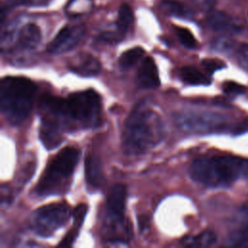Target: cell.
I'll return each instance as SVG.
<instances>
[{"instance_id": "28", "label": "cell", "mask_w": 248, "mask_h": 248, "mask_svg": "<svg viewBox=\"0 0 248 248\" xmlns=\"http://www.w3.org/2000/svg\"><path fill=\"white\" fill-rule=\"evenodd\" d=\"M240 211L242 212L243 216H245V217H247V218H248V202H246L245 204H243V205L241 206Z\"/></svg>"}, {"instance_id": "13", "label": "cell", "mask_w": 248, "mask_h": 248, "mask_svg": "<svg viewBox=\"0 0 248 248\" xmlns=\"http://www.w3.org/2000/svg\"><path fill=\"white\" fill-rule=\"evenodd\" d=\"M16 45L21 49H33L41 42V30L35 23H27L23 25L17 32Z\"/></svg>"}, {"instance_id": "1", "label": "cell", "mask_w": 248, "mask_h": 248, "mask_svg": "<svg viewBox=\"0 0 248 248\" xmlns=\"http://www.w3.org/2000/svg\"><path fill=\"white\" fill-rule=\"evenodd\" d=\"M165 128L161 116L147 103L138 104L128 116L122 137L123 151L140 155L162 141Z\"/></svg>"}, {"instance_id": "15", "label": "cell", "mask_w": 248, "mask_h": 248, "mask_svg": "<svg viewBox=\"0 0 248 248\" xmlns=\"http://www.w3.org/2000/svg\"><path fill=\"white\" fill-rule=\"evenodd\" d=\"M87 212V205L84 203L78 204L73 211V218H74V223H73V228L68 232V233L62 238L61 242L59 243V246L62 247H67L71 246L76 237L78 234V231L84 221L85 215Z\"/></svg>"}, {"instance_id": "17", "label": "cell", "mask_w": 248, "mask_h": 248, "mask_svg": "<svg viewBox=\"0 0 248 248\" xmlns=\"http://www.w3.org/2000/svg\"><path fill=\"white\" fill-rule=\"evenodd\" d=\"M216 241L217 236L212 231H203L197 235L185 237L181 243L186 247H209Z\"/></svg>"}, {"instance_id": "4", "label": "cell", "mask_w": 248, "mask_h": 248, "mask_svg": "<svg viewBox=\"0 0 248 248\" xmlns=\"http://www.w3.org/2000/svg\"><path fill=\"white\" fill-rule=\"evenodd\" d=\"M79 155L80 151L72 146H67L58 152L42 174L36 186V194L49 196L66 192L79 160Z\"/></svg>"}, {"instance_id": "6", "label": "cell", "mask_w": 248, "mask_h": 248, "mask_svg": "<svg viewBox=\"0 0 248 248\" xmlns=\"http://www.w3.org/2000/svg\"><path fill=\"white\" fill-rule=\"evenodd\" d=\"M65 110L69 123L76 122L82 128H94L101 123V98L92 89L69 95Z\"/></svg>"}, {"instance_id": "14", "label": "cell", "mask_w": 248, "mask_h": 248, "mask_svg": "<svg viewBox=\"0 0 248 248\" xmlns=\"http://www.w3.org/2000/svg\"><path fill=\"white\" fill-rule=\"evenodd\" d=\"M181 123L185 129L203 132L210 130L214 126L220 125L221 121L219 117H216L213 114H192L184 117Z\"/></svg>"}, {"instance_id": "25", "label": "cell", "mask_w": 248, "mask_h": 248, "mask_svg": "<svg viewBox=\"0 0 248 248\" xmlns=\"http://www.w3.org/2000/svg\"><path fill=\"white\" fill-rule=\"evenodd\" d=\"M190 1L199 9L205 10V11L211 10L216 3V0H190Z\"/></svg>"}, {"instance_id": "27", "label": "cell", "mask_w": 248, "mask_h": 248, "mask_svg": "<svg viewBox=\"0 0 248 248\" xmlns=\"http://www.w3.org/2000/svg\"><path fill=\"white\" fill-rule=\"evenodd\" d=\"M44 0H11V4L16 5V4H21V5H33V4H39L42 3Z\"/></svg>"}, {"instance_id": "12", "label": "cell", "mask_w": 248, "mask_h": 248, "mask_svg": "<svg viewBox=\"0 0 248 248\" xmlns=\"http://www.w3.org/2000/svg\"><path fill=\"white\" fill-rule=\"evenodd\" d=\"M206 22L216 32L236 33L240 30V26L236 24L232 16L220 11H211L206 17Z\"/></svg>"}, {"instance_id": "24", "label": "cell", "mask_w": 248, "mask_h": 248, "mask_svg": "<svg viewBox=\"0 0 248 248\" xmlns=\"http://www.w3.org/2000/svg\"><path fill=\"white\" fill-rule=\"evenodd\" d=\"M236 58L240 66L248 70V44H241L236 50Z\"/></svg>"}, {"instance_id": "26", "label": "cell", "mask_w": 248, "mask_h": 248, "mask_svg": "<svg viewBox=\"0 0 248 248\" xmlns=\"http://www.w3.org/2000/svg\"><path fill=\"white\" fill-rule=\"evenodd\" d=\"M248 131V117L241 120L240 122H238L234 128L232 129V133L234 135H239V134H243L245 132Z\"/></svg>"}, {"instance_id": "19", "label": "cell", "mask_w": 248, "mask_h": 248, "mask_svg": "<svg viewBox=\"0 0 248 248\" xmlns=\"http://www.w3.org/2000/svg\"><path fill=\"white\" fill-rule=\"evenodd\" d=\"M134 21V15L131 7L127 4H122L118 10V16L116 20L117 32L124 36Z\"/></svg>"}, {"instance_id": "21", "label": "cell", "mask_w": 248, "mask_h": 248, "mask_svg": "<svg viewBox=\"0 0 248 248\" xmlns=\"http://www.w3.org/2000/svg\"><path fill=\"white\" fill-rule=\"evenodd\" d=\"M176 35L180 41V43L187 48H195L197 47V40L192 34V32L184 27H176L175 28Z\"/></svg>"}, {"instance_id": "23", "label": "cell", "mask_w": 248, "mask_h": 248, "mask_svg": "<svg viewBox=\"0 0 248 248\" xmlns=\"http://www.w3.org/2000/svg\"><path fill=\"white\" fill-rule=\"evenodd\" d=\"M223 91L230 95H240L246 91V87L235 81H226L223 83Z\"/></svg>"}, {"instance_id": "2", "label": "cell", "mask_w": 248, "mask_h": 248, "mask_svg": "<svg viewBox=\"0 0 248 248\" xmlns=\"http://www.w3.org/2000/svg\"><path fill=\"white\" fill-rule=\"evenodd\" d=\"M193 180L208 187H228L248 173V160L232 155L202 156L190 166Z\"/></svg>"}, {"instance_id": "10", "label": "cell", "mask_w": 248, "mask_h": 248, "mask_svg": "<svg viewBox=\"0 0 248 248\" xmlns=\"http://www.w3.org/2000/svg\"><path fill=\"white\" fill-rule=\"evenodd\" d=\"M69 69L81 77H94L100 73L101 63L90 54H81L71 60Z\"/></svg>"}, {"instance_id": "11", "label": "cell", "mask_w": 248, "mask_h": 248, "mask_svg": "<svg viewBox=\"0 0 248 248\" xmlns=\"http://www.w3.org/2000/svg\"><path fill=\"white\" fill-rule=\"evenodd\" d=\"M139 84L147 89H153L160 85V78L157 66L152 57L147 56L143 59L138 72Z\"/></svg>"}, {"instance_id": "20", "label": "cell", "mask_w": 248, "mask_h": 248, "mask_svg": "<svg viewBox=\"0 0 248 248\" xmlns=\"http://www.w3.org/2000/svg\"><path fill=\"white\" fill-rule=\"evenodd\" d=\"M143 54H144V50L140 46L130 48L125 52H123L119 57V66L122 69H128L134 66L137 63V61L142 57Z\"/></svg>"}, {"instance_id": "22", "label": "cell", "mask_w": 248, "mask_h": 248, "mask_svg": "<svg viewBox=\"0 0 248 248\" xmlns=\"http://www.w3.org/2000/svg\"><path fill=\"white\" fill-rule=\"evenodd\" d=\"M202 65L203 69L208 73V74H213L214 72L221 70L226 67L225 63L222 60L216 59V58H206L202 61Z\"/></svg>"}, {"instance_id": "9", "label": "cell", "mask_w": 248, "mask_h": 248, "mask_svg": "<svg viewBox=\"0 0 248 248\" xmlns=\"http://www.w3.org/2000/svg\"><path fill=\"white\" fill-rule=\"evenodd\" d=\"M84 174L86 185L91 191H96L103 186L105 177L101 162L97 157L93 155H88L86 157L84 164Z\"/></svg>"}, {"instance_id": "16", "label": "cell", "mask_w": 248, "mask_h": 248, "mask_svg": "<svg viewBox=\"0 0 248 248\" xmlns=\"http://www.w3.org/2000/svg\"><path fill=\"white\" fill-rule=\"evenodd\" d=\"M179 77L185 83L191 85H208L211 82L207 75L193 66L182 67L179 71Z\"/></svg>"}, {"instance_id": "8", "label": "cell", "mask_w": 248, "mask_h": 248, "mask_svg": "<svg viewBox=\"0 0 248 248\" xmlns=\"http://www.w3.org/2000/svg\"><path fill=\"white\" fill-rule=\"evenodd\" d=\"M85 34V27L81 24L66 25L59 30L48 44L46 50L49 53L59 54L73 49L79 44Z\"/></svg>"}, {"instance_id": "18", "label": "cell", "mask_w": 248, "mask_h": 248, "mask_svg": "<svg viewBox=\"0 0 248 248\" xmlns=\"http://www.w3.org/2000/svg\"><path fill=\"white\" fill-rule=\"evenodd\" d=\"M161 7L163 11L170 16L181 18H191L193 16L192 10L177 0H163L161 2Z\"/></svg>"}, {"instance_id": "7", "label": "cell", "mask_w": 248, "mask_h": 248, "mask_svg": "<svg viewBox=\"0 0 248 248\" xmlns=\"http://www.w3.org/2000/svg\"><path fill=\"white\" fill-rule=\"evenodd\" d=\"M70 216L71 209L66 202L46 204L32 214L31 227L38 235L46 237L63 227Z\"/></svg>"}, {"instance_id": "5", "label": "cell", "mask_w": 248, "mask_h": 248, "mask_svg": "<svg viewBox=\"0 0 248 248\" xmlns=\"http://www.w3.org/2000/svg\"><path fill=\"white\" fill-rule=\"evenodd\" d=\"M40 114L39 138L46 149L55 148L63 141L64 130L70 127L64 112V99L45 96L41 100Z\"/></svg>"}, {"instance_id": "3", "label": "cell", "mask_w": 248, "mask_h": 248, "mask_svg": "<svg viewBox=\"0 0 248 248\" xmlns=\"http://www.w3.org/2000/svg\"><path fill=\"white\" fill-rule=\"evenodd\" d=\"M36 84L24 77H6L0 81V108L6 120L19 125L26 120L34 104Z\"/></svg>"}]
</instances>
